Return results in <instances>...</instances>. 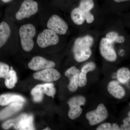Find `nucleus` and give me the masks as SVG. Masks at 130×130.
<instances>
[{"mask_svg": "<svg viewBox=\"0 0 130 130\" xmlns=\"http://www.w3.org/2000/svg\"><path fill=\"white\" fill-rule=\"evenodd\" d=\"M123 122H124V124H125L126 125H130V117H128L124 119L123 120Z\"/></svg>", "mask_w": 130, "mask_h": 130, "instance_id": "c756f323", "label": "nucleus"}, {"mask_svg": "<svg viewBox=\"0 0 130 130\" xmlns=\"http://www.w3.org/2000/svg\"><path fill=\"white\" fill-rule=\"evenodd\" d=\"M107 89L109 94L117 99H122L125 95V90L117 81H112L109 82Z\"/></svg>", "mask_w": 130, "mask_h": 130, "instance_id": "f8f14e48", "label": "nucleus"}, {"mask_svg": "<svg viewBox=\"0 0 130 130\" xmlns=\"http://www.w3.org/2000/svg\"><path fill=\"white\" fill-rule=\"evenodd\" d=\"M31 94L35 102H41L43 99L44 94L43 84L38 85L35 86L31 90Z\"/></svg>", "mask_w": 130, "mask_h": 130, "instance_id": "6ab92c4d", "label": "nucleus"}, {"mask_svg": "<svg viewBox=\"0 0 130 130\" xmlns=\"http://www.w3.org/2000/svg\"><path fill=\"white\" fill-rule=\"evenodd\" d=\"M118 36V34L116 31H110L107 33L105 38L109 42L113 43H114L115 42V41Z\"/></svg>", "mask_w": 130, "mask_h": 130, "instance_id": "a878e982", "label": "nucleus"}, {"mask_svg": "<svg viewBox=\"0 0 130 130\" xmlns=\"http://www.w3.org/2000/svg\"><path fill=\"white\" fill-rule=\"evenodd\" d=\"M25 99L22 96L15 94H4L0 95V105L6 106L13 102H19L23 103Z\"/></svg>", "mask_w": 130, "mask_h": 130, "instance_id": "2eb2a0df", "label": "nucleus"}, {"mask_svg": "<svg viewBox=\"0 0 130 130\" xmlns=\"http://www.w3.org/2000/svg\"><path fill=\"white\" fill-rule=\"evenodd\" d=\"M112 125L109 123H104L97 127V130H111Z\"/></svg>", "mask_w": 130, "mask_h": 130, "instance_id": "bb28decb", "label": "nucleus"}, {"mask_svg": "<svg viewBox=\"0 0 130 130\" xmlns=\"http://www.w3.org/2000/svg\"><path fill=\"white\" fill-rule=\"evenodd\" d=\"M33 117L32 115L24 114L22 119L16 128L21 130H35L33 125Z\"/></svg>", "mask_w": 130, "mask_h": 130, "instance_id": "dca6fc26", "label": "nucleus"}, {"mask_svg": "<svg viewBox=\"0 0 130 130\" xmlns=\"http://www.w3.org/2000/svg\"><path fill=\"white\" fill-rule=\"evenodd\" d=\"M47 26L49 29L61 35H65L68 29L66 21L57 14H54L50 17Z\"/></svg>", "mask_w": 130, "mask_h": 130, "instance_id": "0eeeda50", "label": "nucleus"}, {"mask_svg": "<svg viewBox=\"0 0 130 130\" xmlns=\"http://www.w3.org/2000/svg\"><path fill=\"white\" fill-rule=\"evenodd\" d=\"M113 43L103 38L100 43V50L102 56L106 60L113 62L116 60L117 55L113 47Z\"/></svg>", "mask_w": 130, "mask_h": 130, "instance_id": "6e6552de", "label": "nucleus"}, {"mask_svg": "<svg viewBox=\"0 0 130 130\" xmlns=\"http://www.w3.org/2000/svg\"><path fill=\"white\" fill-rule=\"evenodd\" d=\"M117 77L120 83L122 84L126 83L130 80V70L126 67L120 68L117 72Z\"/></svg>", "mask_w": 130, "mask_h": 130, "instance_id": "412c9836", "label": "nucleus"}, {"mask_svg": "<svg viewBox=\"0 0 130 130\" xmlns=\"http://www.w3.org/2000/svg\"><path fill=\"white\" fill-rule=\"evenodd\" d=\"M130 111H129V112H128V116H129V117H130Z\"/></svg>", "mask_w": 130, "mask_h": 130, "instance_id": "f704fd0d", "label": "nucleus"}, {"mask_svg": "<svg viewBox=\"0 0 130 130\" xmlns=\"http://www.w3.org/2000/svg\"><path fill=\"white\" fill-rule=\"evenodd\" d=\"M85 103L86 99L83 96H74L69 100L68 102L70 107L68 115L71 119H76L81 115L83 112L81 106L85 105Z\"/></svg>", "mask_w": 130, "mask_h": 130, "instance_id": "423d86ee", "label": "nucleus"}, {"mask_svg": "<svg viewBox=\"0 0 130 130\" xmlns=\"http://www.w3.org/2000/svg\"><path fill=\"white\" fill-rule=\"evenodd\" d=\"M38 9V3L37 2L34 0H25L15 14V18L18 20L28 18L36 14Z\"/></svg>", "mask_w": 130, "mask_h": 130, "instance_id": "7ed1b4c3", "label": "nucleus"}, {"mask_svg": "<svg viewBox=\"0 0 130 130\" xmlns=\"http://www.w3.org/2000/svg\"><path fill=\"white\" fill-rule=\"evenodd\" d=\"M44 130H51V129H50V128H48V127H47V128H45V129H43Z\"/></svg>", "mask_w": 130, "mask_h": 130, "instance_id": "72a5a7b5", "label": "nucleus"}, {"mask_svg": "<svg viewBox=\"0 0 130 130\" xmlns=\"http://www.w3.org/2000/svg\"><path fill=\"white\" fill-rule=\"evenodd\" d=\"M120 128L119 127V125H118L117 123H114L112 125L111 130H120Z\"/></svg>", "mask_w": 130, "mask_h": 130, "instance_id": "c85d7f7f", "label": "nucleus"}, {"mask_svg": "<svg viewBox=\"0 0 130 130\" xmlns=\"http://www.w3.org/2000/svg\"><path fill=\"white\" fill-rule=\"evenodd\" d=\"M11 34V29L8 24L2 22L0 24V48L7 42Z\"/></svg>", "mask_w": 130, "mask_h": 130, "instance_id": "f3484780", "label": "nucleus"}, {"mask_svg": "<svg viewBox=\"0 0 130 130\" xmlns=\"http://www.w3.org/2000/svg\"><path fill=\"white\" fill-rule=\"evenodd\" d=\"M19 34L22 48L26 52L31 51L34 46L33 38L36 34L35 26L31 24L24 25L20 28Z\"/></svg>", "mask_w": 130, "mask_h": 130, "instance_id": "f03ea898", "label": "nucleus"}, {"mask_svg": "<svg viewBox=\"0 0 130 130\" xmlns=\"http://www.w3.org/2000/svg\"><path fill=\"white\" fill-rule=\"evenodd\" d=\"M23 103L15 102L10 103L9 106L0 111V120L7 118L22 109Z\"/></svg>", "mask_w": 130, "mask_h": 130, "instance_id": "ddd939ff", "label": "nucleus"}, {"mask_svg": "<svg viewBox=\"0 0 130 130\" xmlns=\"http://www.w3.org/2000/svg\"><path fill=\"white\" fill-rule=\"evenodd\" d=\"M94 6L93 0H80L78 7L83 13L90 12Z\"/></svg>", "mask_w": 130, "mask_h": 130, "instance_id": "4be33fe9", "label": "nucleus"}, {"mask_svg": "<svg viewBox=\"0 0 130 130\" xmlns=\"http://www.w3.org/2000/svg\"><path fill=\"white\" fill-rule=\"evenodd\" d=\"M2 1L3 2L7 3L9 2H10V1H11V0H2Z\"/></svg>", "mask_w": 130, "mask_h": 130, "instance_id": "2f4dec72", "label": "nucleus"}, {"mask_svg": "<svg viewBox=\"0 0 130 130\" xmlns=\"http://www.w3.org/2000/svg\"><path fill=\"white\" fill-rule=\"evenodd\" d=\"M59 41L58 34L49 29H46L38 36V45L42 48L57 44Z\"/></svg>", "mask_w": 130, "mask_h": 130, "instance_id": "39448f33", "label": "nucleus"}, {"mask_svg": "<svg viewBox=\"0 0 130 130\" xmlns=\"http://www.w3.org/2000/svg\"><path fill=\"white\" fill-rule=\"evenodd\" d=\"M114 1L117 3L124 2L128 1L130 0H113Z\"/></svg>", "mask_w": 130, "mask_h": 130, "instance_id": "7c9ffc66", "label": "nucleus"}, {"mask_svg": "<svg viewBox=\"0 0 130 130\" xmlns=\"http://www.w3.org/2000/svg\"><path fill=\"white\" fill-rule=\"evenodd\" d=\"M29 68L33 71H39L50 68H54L56 64L54 61L48 60L42 56L33 57L28 64Z\"/></svg>", "mask_w": 130, "mask_h": 130, "instance_id": "9d476101", "label": "nucleus"}, {"mask_svg": "<svg viewBox=\"0 0 130 130\" xmlns=\"http://www.w3.org/2000/svg\"><path fill=\"white\" fill-rule=\"evenodd\" d=\"M9 71V66L3 62H0V78H5Z\"/></svg>", "mask_w": 130, "mask_h": 130, "instance_id": "393cba45", "label": "nucleus"}, {"mask_svg": "<svg viewBox=\"0 0 130 130\" xmlns=\"http://www.w3.org/2000/svg\"><path fill=\"white\" fill-rule=\"evenodd\" d=\"M123 52H124V50H121V51H120V55H121V56L124 55H123Z\"/></svg>", "mask_w": 130, "mask_h": 130, "instance_id": "473e14b6", "label": "nucleus"}, {"mask_svg": "<svg viewBox=\"0 0 130 130\" xmlns=\"http://www.w3.org/2000/svg\"><path fill=\"white\" fill-rule=\"evenodd\" d=\"M108 116V112L105 105L101 103L95 110L86 113V118L91 126L96 125L105 120Z\"/></svg>", "mask_w": 130, "mask_h": 130, "instance_id": "20e7f679", "label": "nucleus"}, {"mask_svg": "<svg viewBox=\"0 0 130 130\" xmlns=\"http://www.w3.org/2000/svg\"><path fill=\"white\" fill-rule=\"evenodd\" d=\"M96 67V66L95 63L93 62L87 63L81 69V72H79V73L78 86L83 87L86 85L87 83V73L89 72L94 71Z\"/></svg>", "mask_w": 130, "mask_h": 130, "instance_id": "4468645a", "label": "nucleus"}, {"mask_svg": "<svg viewBox=\"0 0 130 130\" xmlns=\"http://www.w3.org/2000/svg\"><path fill=\"white\" fill-rule=\"evenodd\" d=\"M5 78V85L8 89L14 88L18 80L16 72L13 70H9Z\"/></svg>", "mask_w": 130, "mask_h": 130, "instance_id": "aec40b11", "label": "nucleus"}, {"mask_svg": "<svg viewBox=\"0 0 130 130\" xmlns=\"http://www.w3.org/2000/svg\"><path fill=\"white\" fill-rule=\"evenodd\" d=\"M125 39L124 37L123 36H118L115 41V42L118 43H123L125 41Z\"/></svg>", "mask_w": 130, "mask_h": 130, "instance_id": "cd10ccee", "label": "nucleus"}, {"mask_svg": "<svg viewBox=\"0 0 130 130\" xmlns=\"http://www.w3.org/2000/svg\"><path fill=\"white\" fill-rule=\"evenodd\" d=\"M71 17L73 23L77 25L83 24L85 20L83 13L78 7L73 9L71 12Z\"/></svg>", "mask_w": 130, "mask_h": 130, "instance_id": "a211bd4d", "label": "nucleus"}, {"mask_svg": "<svg viewBox=\"0 0 130 130\" xmlns=\"http://www.w3.org/2000/svg\"><path fill=\"white\" fill-rule=\"evenodd\" d=\"M24 114L20 115L17 118L9 120L6 121L5 123H3L2 125V127L5 129H8L12 126H13L14 128L16 129L17 126L19 124V123L21 121L23 116Z\"/></svg>", "mask_w": 130, "mask_h": 130, "instance_id": "5701e85b", "label": "nucleus"}, {"mask_svg": "<svg viewBox=\"0 0 130 130\" xmlns=\"http://www.w3.org/2000/svg\"><path fill=\"white\" fill-rule=\"evenodd\" d=\"M33 77L38 80L51 82L58 80L61 77V74L57 70L53 68H50L35 73L33 74Z\"/></svg>", "mask_w": 130, "mask_h": 130, "instance_id": "1a4fd4ad", "label": "nucleus"}, {"mask_svg": "<svg viewBox=\"0 0 130 130\" xmlns=\"http://www.w3.org/2000/svg\"><path fill=\"white\" fill-rule=\"evenodd\" d=\"M94 43L93 37L89 35L77 38L74 41L73 51L74 59L78 62L88 59L92 55L90 47Z\"/></svg>", "mask_w": 130, "mask_h": 130, "instance_id": "f257e3e1", "label": "nucleus"}, {"mask_svg": "<svg viewBox=\"0 0 130 130\" xmlns=\"http://www.w3.org/2000/svg\"><path fill=\"white\" fill-rule=\"evenodd\" d=\"M44 94L49 96L53 97L56 93V89L53 83H46L43 84Z\"/></svg>", "mask_w": 130, "mask_h": 130, "instance_id": "b1692460", "label": "nucleus"}, {"mask_svg": "<svg viewBox=\"0 0 130 130\" xmlns=\"http://www.w3.org/2000/svg\"><path fill=\"white\" fill-rule=\"evenodd\" d=\"M79 73V70L75 66L70 68L65 72V76L70 80L68 88L71 92H75L78 88Z\"/></svg>", "mask_w": 130, "mask_h": 130, "instance_id": "9b49d317", "label": "nucleus"}]
</instances>
